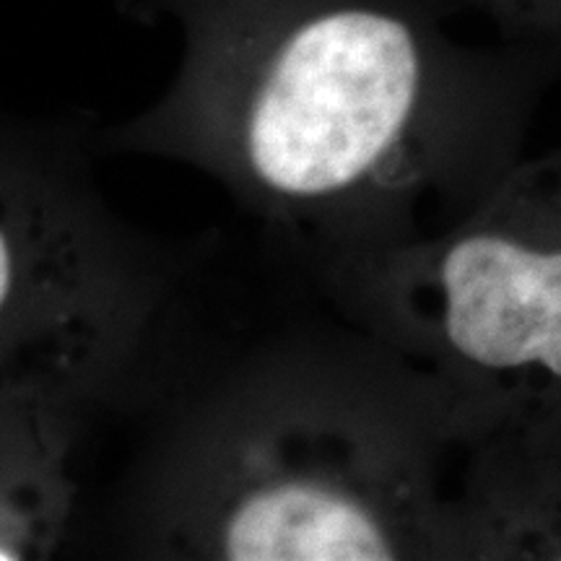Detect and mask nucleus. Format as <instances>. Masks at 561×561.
Returning <instances> with one entry per match:
<instances>
[{"mask_svg":"<svg viewBox=\"0 0 561 561\" xmlns=\"http://www.w3.org/2000/svg\"><path fill=\"white\" fill-rule=\"evenodd\" d=\"M426 3H432L445 16L453 11H479L523 47L561 55V0H426Z\"/></svg>","mask_w":561,"mask_h":561,"instance_id":"6","label":"nucleus"},{"mask_svg":"<svg viewBox=\"0 0 561 561\" xmlns=\"http://www.w3.org/2000/svg\"><path fill=\"white\" fill-rule=\"evenodd\" d=\"M96 128L5 121L0 385L130 416L193 341L191 263L104 201Z\"/></svg>","mask_w":561,"mask_h":561,"instance_id":"3","label":"nucleus"},{"mask_svg":"<svg viewBox=\"0 0 561 561\" xmlns=\"http://www.w3.org/2000/svg\"><path fill=\"white\" fill-rule=\"evenodd\" d=\"M174 24L164 94L100 151L219 182L305 278L466 219L500 185L530 55L476 53L426 0H117Z\"/></svg>","mask_w":561,"mask_h":561,"instance_id":"1","label":"nucleus"},{"mask_svg":"<svg viewBox=\"0 0 561 561\" xmlns=\"http://www.w3.org/2000/svg\"><path fill=\"white\" fill-rule=\"evenodd\" d=\"M442 385L471 445L561 439V157L507 174L432 240L307 278Z\"/></svg>","mask_w":561,"mask_h":561,"instance_id":"4","label":"nucleus"},{"mask_svg":"<svg viewBox=\"0 0 561 561\" xmlns=\"http://www.w3.org/2000/svg\"><path fill=\"white\" fill-rule=\"evenodd\" d=\"M94 419L55 392L0 385V561L66 551L81 515L73 458Z\"/></svg>","mask_w":561,"mask_h":561,"instance_id":"5","label":"nucleus"},{"mask_svg":"<svg viewBox=\"0 0 561 561\" xmlns=\"http://www.w3.org/2000/svg\"><path fill=\"white\" fill-rule=\"evenodd\" d=\"M130 416L144 419L130 460L73 530L110 557L466 553L460 502L439 489L447 447H471L458 409L430 371L346 318L206 354L193 339Z\"/></svg>","mask_w":561,"mask_h":561,"instance_id":"2","label":"nucleus"}]
</instances>
